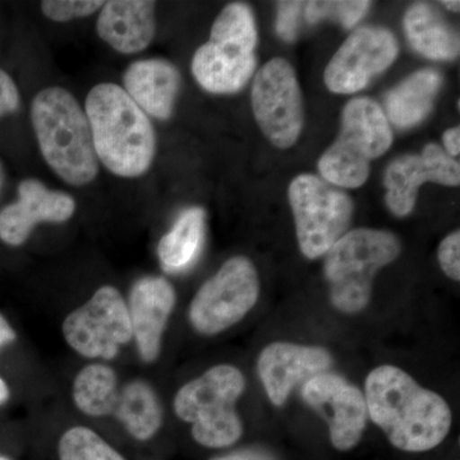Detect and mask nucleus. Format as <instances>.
<instances>
[{
    "instance_id": "16",
    "label": "nucleus",
    "mask_w": 460,
    "mask_h": 460,
    "mask_svg": "<svg viewBox=\"0 0 460 460\" xmlns=\"http://www.w3.org/2000/svg\"><path fill=\"white\" fill-rule=\"evenodd\" d=\"M75 201L63 190H51L42 181L29 178L18 186V199L0 211V239L18 247L26 243L32 230L42 223L68 222Z\"/></svg>"
},
{
    "instance_id": "28",
    "label": "nucleus",
    "mask_w": 460,
    "mask_h": 460,
    "mask_svg": "<svg viewBox=\"0 0 460 460\" xmlns=\"http://www.w3.org/2000/svg\"><path fill=\"white\" fill-rule=\"evenodd\" d=\"M305 3H278L277 32L284 41L292 42L296 39L299 29V16Z\"/></svg>"
},
{
    "instance_id": "34",
    "label": "nucleus",
    "mask_w": 460,
    "mask_h": 460,
    "mask_svg": "<svg viewBox=\"0 0 460 460\" xmlns=\"http://www.w3.org/2000/svg\"><path fill=\"white\" fill-rule=\"evenodd\" d=\"M9 389L5 381L0 377V405L4 404L5 402L9 399Z\"/></svg>"
},
{
    "instance_id": "31",
    "label": "nucleus",
    "mask_w": 460,
    "mask_h": 460,
    "mask_svg": "<svg viewBox=\"0 0 460 460\" xmlns=\"http://www.w3.org/2000/svg\"><path fill=\"white\" fill-rule=\"evenodd\" d=\"M211 460H278L269 453L268 450L260 449V447H247V449L237 450L226 454V456H217Z\"/></svg>"
},
{
    "instance_id": "21",
    "label": "nucleus",
    "mask_w": 460,
    "mask_h": 460,
    "mask_svg": "<svg viewBox=\"0 0 460 460\" xmlns=\"http://www.w3.org/2000/svg\"><path fill=\"white\" fill-rule=\"evenodd\" d=\"M404 31L414 50L434 60H453L459 56L458 32L440 12L426 3H417L404 16Z\"/></svg>"
},
{
    "instance_id": "33",
    "label": "nucleus",
    "mask_w": 460,
    "mask_h": 460,
    "mask_svg": "<svg viewBox=\"0 0 460 460\" xmlns=\"http://www.w3.org/2000/svg\"><path fill=\"white\" fill-rule=\"evenodd\" d=\"M17 335L5 317L0 314V348L16 341Z\"/></svg>"
},
{
    "instance_id": "37",
    "label": "nucleus",
    "mask_w": 460,
    "mask_h": 460,
    "mask_svg": "<svg viewBox=\"0 0 460 460\" xmlns=\"http://www.w3.org/2000/svg\"><path fill=\"white\" fill-rule=\"evenodd\" d=\"M0 460H8V459H5V458H0Z\"/></svg>"
},
{
    "instance_id": "2",
    "label": "nucleus",
    "mask_w": 460,
    "mask_h": 460,
    "mask_svg": "<svg viewBox=\"0 0 460 460\" xmlns=\"http://www.w3.org/2000/svg\"><path fill=\"white\" fill-rule=\"evenodd\" d=\"M96 156L109 172L122 178L147 172L156 154L150 118L115 84L91 89L84 104Z\"/></svg>"
},
{
    "instance_id": "22",
    "label": "nucleus",
    "mask_w": 460,
    "mask_h": 460,
    "mask_svg": "<svg viewBox=\"0 0 460 460\" xmlns=\"http://www.w3.org/2000/svg\"><path fill=\"white\" fill-rule=\"evenodd\" d=\"M205 230L204 208H190L181 213L172 228L157 244V257L163 270L175 274L190 269L201 253Z\"/></svg>"
},
{
    "instance_id": "10",
    "label": "nucleus",
    "mask_w": 460,
    "mask_h": 460,
    "mask_svg": "<svg viewBox=\"0 0 460 460\" xmlns=\"http://www.w3.org/2000/svg\"><path fill=\"white\" fill-rule=\"evenodd\" d=\"M63 337L75 353L111 361L133 339L131 317L117 288H99L86 304L63 321Z\"/></svg>"
},
{
    "instance_id": "6",
    "label": "nucleus",
    "mask_w": 460,
    "mask_h": 460,
    "mask_svg": "<svg viewBox=\"0 0 460 460\" xmlns=\"http://www.w3.org/2000/svg\"><path fill=\"white\" fill-rule=\"evenodd\" d=\"M257 40L251 8L243 3L226 5L211 27L210 40L193 56V77L208 93H238L255 72Z\"/></svg>"
},
{
    "instance_id": "20",
    "label": "nucleus",
    "mask_w": 460,
    "mask_h": 460,
    "mask_svg": "<svg viewBox=\"0 0 460 460\" xmlns=\"http://www.w3.org/2000/svg\"><path fill=\"white\" fill-rule=\"evenodd\" d=\"M443 75L436 69H420L402 80L386 96L385 109L390 122L398 128H411L425 119L432 108Z\"/></svg>"
},
{
    "instance_id": "14",
    "label": "nucleus",
    "mask_w": 460,
    "mask_h": 460,
    "mask_svg": "<svg viewBox=\"0 0 460 460\" xmlns=\"http://www.w3.org/2000/svg\"><path fill=\"white\" fill-rule=\"evenodd\" d=\"M456 187L460 183V165L436 144H429L420 155L398 157L385 172L387 208L399 217H407L416 205L422 184Z\"/></svg>"
},
{
    "instance_id": "8",
    "label": "nucleus",
    "mask_w": 460,
    "mask_h": 460,
    "mask_svg": "<svg viewBox=\"0 0 460 460\" xmlns=\"http://www.w3.org/2000/svg\"><path fill=\"white\" fill-rule=\"evenodd\" d=\"M299 250L314 260L343 237L350 226L353 202L343 190L311 174L296 177L289 186Z\"/></svg>"
},
{
    "instance_id": "29",
    "label": "nucleus",
    "mask_w": 460,
    "mask_h": 460,
    "mask_svg": "<svg viewBox=\"0 0 460 460\" xmlns=\"http://www.w3.org/2000/svg\"><path fill=\"white\" fill-rule=\"evenodd\" d=\"M441 269L452 280H460V233H450L443 239L438 251Z\"/></svg>"
},
{
    "instance_id": "17",
    "label": "nucleus",
    "mask_w": 460,
    "mask_h": 460,
    "mask_svg": "<svg viewBox=\"0 0 460 460\" xmlns=\"http://www.w3.org/2000/svg\"><path fill=\"white\" fill-rule=\"evenodd\" d=\"M177 302L174 287L165 278L144 277L129 292L128 307L133 339L145 363H154L162 353L163 335Z\"/></svg>"
},
{
    "instance_id": "7",
    "label": "nucleus",
    "mask_w": 460,
    "mask_h": 460,
    "mask_svg": "<svg viewBox=\"0 0 460 460\" xmlns=\"http://www.w3.org/2000/svg\"><path fill=\"white\" fill-rule=\"evenodd\" d=\"M392 144V128L380 105L370 98L350 100L341 114V135L321 156V175L341 189H358L370 175L372 160Z\"/></svg>"
},
{
    "instance_id": "24",
    "label": "nucleus",
    "mask_w": 460,
    "mask_h": 460,
    "mask_svg": "<svg viewBox=\"0 0 460 460\" xmlns=\"http://www.w3.org/2000/svg\"><path fill=\"white\" fill-rule=\"evenodd\" d=\"M118 395L117 372L104 363L84 367L72 386V399L77 410L95 419L114 413Z\"/></svg>"
},
{
    "instance_id": "25",
    "label": "nucleus",
    "mask_w": 460,
    "mask_h": 460,
    "mask_svg": "<svg viewBox=\"0 0 460 460\" xmlns=\"http://www.w3.org/2000/svg\"><path fill=\"white\" fill-rule=\"evenodd\" d=\"M59 460H127L93 429L75 426L66 429L58 444Z\"/></svg>"
},
{
    "instance_id": "1",
    "label": "nucleus",
    "mask_w": 460,
    "mask_h": 460,
    "mask_svg": "<svg viewBox=\"0 0 460 460\" xmlns=\"http://www.w3.org/2000/svg\"><path fill=\"white\" fill-rule=\"evenodd\" d=\"M365 399L372 422L402 452L435 449L452 429V410L443 396L396 366H378L368 374Z\"/></svg>"
},
{
    "instance_id": "5",
    "label": "nucleus",
    "mask_w": 460,
    "mask_h": 460,
    "mask_svg": "<svg viewBox=\"0 0 460 460\" xmlns=\"http://www.w3.org/2000/svg\"><path fill=\"white\" fill-rule=\"evenodd\" d=\"M401 252V241L387 230L358 228L345 233L325 255L323 270L332 305L347 314L365 310L378 270L394 262Z\"/></svg>"
},
{
    "instance_id": "3",
    "label": "nucleus",
    "mask_w": 460,
    "mask_h": 460,
    "mask_svg": "<svg viewBox=\"0 0 460 460\" xmlns=\"http://www.w3.org/2000/svg\"><path fill=\"white\" fill-rule=\"evenodd\" d=\"M31 122L41 155L58 177L75 187L95 181L99 160L89 120L68 90H41L32 100Z\"/></svg>"
},
{
    "instance_id": "32",
    "label": "nucleus",
    "mask_w": 460,
    "mask_h": 460,
    "mask_svg": "<svg viewBox=\"0 0 460 460\" xmlns=\"http://www.w3.org/2000/svg\"><path fill=\"white\" fill-rule=\"evenodd\" d=\"M444 146L450 157L458 156L460 154V129L459 127L447 129L443 136Z\"/></svg>"
},
{
    "instance_id": "30",
    "label": "nucleus",
    "mask_w": 460,
    "mask_h": 460,
    "mask_svg": "<svg viewBox=\"0 0 460 460\" xmlns=\"http://www.w3.org/2000/svg\"><path fill=\"white\" fill-rule=\"evenodd\" d=\"M20 108V93L11 75L0 69V118Z\"/></svg>"
},
{
    "instance_id": "27",
    "label": "nucleus",
    "mask_w": 460,
    "mask_h": 460,
    "mask_svg": "<svg viewBox=\"0 0 460 460\" xmlns=\"http://www.w3.org/2000/svg\"><path fill=\"white\" fill-rule=\"evenodd\" d=\"M104 3L99 0H45L41 3V12L51 21L68 22L91 16L100 11Z\"/></svg>"
},
{
    "instance_id": "4",
    "label": "nucleus",
    "mask_w": 460,
    "mask_h": 460,
    "mask_svg": "<svg viewBox=\"0 0 460 460\" xmlns=\"http://www.w3.org/2000/svg\"><path fill=\"white\" fill-rule=\"evenodd\" d=\"M244 389L246 378L238 367L217 365L178 390L172 410L178 419L192 425V438L201 447H232L243 435L235 402Z\"/></svg>"
},
{
    "instance_id": "12",
    "label": "nucleus",
    "mask_w": 460,
    "mask_h": 460,
    "mask_svg": "<svg viewBox=\"0 0 460 460\" xmlns=\"http://www.w3.org/2000/svg\"><path fill=\"white\" fill-rule=\"evenodd\" d=\"M398 51V41L389 30L359 27L330 59L323 81L332 93H357L365 89L375 75L389 68Z\"/></svg>"
},
{
    "instance_id": "23",
    "label": "nucleus",
    "mask_w": 460,
    "mask_h": 460,
    "mask_svg": "<svg viewBox=\"0 0 460 460\" xmlns=\"http://www.w3.org/2000/svg\"><path fill=\"white\" fill-rule=\"evenodd\" d=\"M115 416L137 441H148L163 426L162 402L150 384L133 380L118 395Z\"/></svg>"
},
{
    "instance_id": "11",
    "label": "nucleus",
    "mask_w": 460,
    "mask_h": 460,
    "mask_svg": "<svg viewBox=\"0 0 460 460\" xmlns=\"http://www.w3.org/2000/svg\"><path fill=\"white\" fill-rule=\"evenodd\" d=\"M253 113L263 135L279 148L293 146L304 126L302 93L293 66L274 58L257 72L252 84Z\"/></svg>"
},
{
    "instance_id": "18",
    "label": "nucleus",
    "mask_w": 460,
    "mask_h": 460,
    "mask_svg": "<svg viewBox=\"0 0 460 460\" xmlns=\"http://www.w3.org/2000/svg\"><path fill=\"white\" fill-rule=\"evenodd\" d=\"M155 2L147 0L105 2L100 9L96 31L118 53H141L155 36Z\"/></svg>"
},
{
    "instance_id": "19",
    "label": "nucleus",
    "mask_w": 460,
    "mask_h": 460,
    "mask_svg": "<svg viewBox=\"0 0 460 460\" xmlns=\"http://www.w3.org/2000/svg\"><path fill=\"white\" fill-rule=\"evenodd\" d=\"M180 89V71L162 58L136 60L123 75V90L145 113L156 119L172 117Z\"/></svg>"
},
{
    "instance_id": "26",
    "label": "nucleus",
    "mask_w": 460,
    "mask_h": 460,
    "mask_svg": "<svg viewBox=\"0 0 460 460\" xmlns=\"http://www.w3.org/2000/svg\"><path fill=\"white\" fill-rule=\"evenodd\" d=\"M305 20L310 23L330 18L337 21L345 29L356 26L367 13L371 2L349 0V2H308L305 3Z\"/></svg>"
},
{
    "instance_id": "35",
    "label": "nucleus",
    "mask_w": 460,
    "mask_h": 460,
    "mask_svg": "<svg viewBox=\"0 0 460 460\" xmlns=\"http://www.w3.org/2000/svg\"><path fill=\"white\" fill-rule=\"evenodd\" d=\"M441 4L444 5L445 8L449 9L452 12H459L460 3L459 2H450V0H445V2H441Z\"/></svg>"
},
{
    "instance_id": "36",
    "label": "nucleus",
    "mask_w": 460,
    "mask_h": 460,
    "mask_svg": "<svg viewBox=\"0 0 460 460\" xmlns=\"http://www.w3.org/2000/svg\"><path fill=\"white\" fill-rule=\"evenodd\" d=\"M3 186H4V171H3V165L0 163V193H2Z\"/></svg>"
},
{
    "instance_id": "9",
    "label": "nucleus",
    "mask_w": 460,
    "mask_h": 460,
    "mask_svg": "<svg viewBox=\"0 0 460 460\" xmlns=\"http://www.w3.org/2000/svg\"><path fill=\"white\" fill-rule=\"evenodd\" d=\"M259 296L260 280L253 262L244 256L232 257L193 296L190 326L205 337L220 334L243 320Z\"/></svg>"
},
{
    "instance_id": "15",
    "label": "nucleus",
    "mask_w": 460,
    "mask_h": 460,
    "mask_svg": "<svg viewBox=\"0 0 460 460\" xmlns=\"http://www.w3.org/2000/svg\"><path fill=\"white\" fill-rule=\"evenodd\" d=\"M332 365V353L326 348L275 341L260 353L257 372L269 401L281 407L296 385L329 371Z\"/></svg>"
},
{
    "instance_id": "13",
    "label": "nucleus",
    "mask_w": 460,
    "mask_h": 460,
    "mask_svg": "<svg viewBox=\"0 0 460 460\" xmlns=\"http://www.w3.org/2000/svg\"><path fill=\"white\" fill-rule=\"evenodd\" d=\"M302 398L329 423L330 441L348 452L361 441L367 423V404L358 386L335 372H323L305 381Z\"/></svg>"
}]
</instances>
